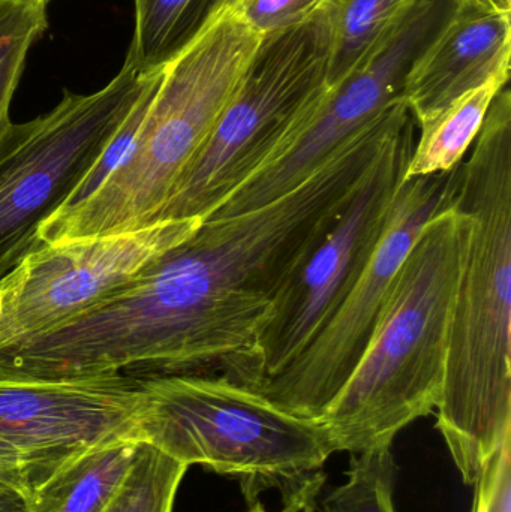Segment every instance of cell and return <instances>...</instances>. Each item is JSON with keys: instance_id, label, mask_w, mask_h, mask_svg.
<instances>
[{"instance_id": "6da1fadb", "label": "cell", "mask_w": 511, "mask_h": 512, "mask_svg": "<svg viewBox=\"0 0 511 512\" xmlns=\"http://www.w3.org/2000/svg\"><path fill=\"white\" fill-rule=\"evenodd\" d=\"M455 206L473 219L449 334L437 427L465 484L511 438V92L495 96L462 164Z\"/></svg>"}, {"instance_id": "7a4b0ae2", "label": "cell", "mask_w": 511, "mask_h": 512, "mask_svg": "<svg viewBox=\"0 0 511 512\" xmlns=\"http://www.w3.org/2000/svg\"><path fill=\"white\" fill-rule=\"evenodd\" d=\"M471 227V216L453 204L420 231L365 352L320 418L333 453L392 445L402 429L440 405Z\"/></svg>"}, {"instance_id": "3957f363", "label": "cell", "mask_w": 511, "mask_h": 512, "mask_svg": "<svg viewBox=\"0 0 511 512\" xmlns=\"http://www.w3.org/2000/svg\"><path fill=\"white\" fill-rule=\"evenodd\" d=\"M263 36L227 5L164 66L132 143L99 188L68 212L48 216L41 243L129 233L155 224L183 171L239 89Z\"/></svg>"}, {"instance_id": "277c9868", "label": "cell", "mask_w": 511, "mask_h": 512, "mask_svg": "<svg viewBox=\"0 0 511 512\" xmlns=\"http://www.w3.org/2000/svg\"><path fill=\"white\" fill-rule=\"evenodd\" d=\"M137 432L188 468L237 478L249 505L278 490L293 512H314L333 454L320 420L287 414L224 375L141 379Z\"/></svg>"}, {"instance_id": "5b68a950", "label": "cell", "mask_w": 511, "mask_h": 512, "mask_svg": "<svg viewBox=\"0 0 511 512\" xmlns=\"http://www.w3.org/2000/svg\"><path fill=\"white\" fill-rule=\"evenodd\" d=\"M329 5L264 36L212 134L174 186L156 222L207 219L308 125L329 95Z\"/></svg>"}, {"instance_id": "8992f818", "label": "cell", "mask_w": 511, "mask_h": 512, "mask_svg": "<svg viewBox=\"0 0 511 512\" xmlns=\"http://www.w3.org/2000/svg\"><path fill=\"white\" fill-rule=\"evenodd\" d=\"M416 128L410 111L273 298L248 354L224 376L257 391L282 372L339 309L383 236L416 144Z\"/></svg>"}, {"instance_id": "52a82bcc", "label": "cell", "mask_w": 511, "mask_h": 512, "mask_svg": "<svg viewBox=\"0 0 511 512\" xmlns=\"http://www.w3.org/2000/svg\"><path fill=\"white\" fill-rule=\"evenodd\" d=\"M156 71L125 62L98 92H65L48 113L12 123L0 146V280L41 245L42 222L101 158Z\"/></svg>"}, {"instance_id": "ba28073f", "label": "cell", "mask_w": 511, "mask_h": 512, "mask_svg": "<svg viewBox=\"0 0 511 512\" xmlns=\"http://www.w3.org/2000/svg\"><path fill=\"white\" fill-rule=\"evenodd\" d=\"M462 164L404 180L383 236L350 294L309 345L255 393L303 420L317 421L326 414L365 352L390 286L420 231L455 204Z\"/></svg>"}, {"instance_id": "9c48e42d", "label": "cell", "mask_w": 511, "mask_h": 512, "mask_svg": "<svg viewBox=\"0 0 511 512\" xmlns=\"http://www.w3.org/2000/svg\"><path fill=\"white\" fill-rule=\"evenodd\" d=\"M459 0H416L398 26L341 83L308 125L209 218L248 212L278 200L323 167L354 135L401 98L414 60L443 29Z\"/></svg>"}, {"instance_id": "30bf717a", "label": "cell", "mask_w": 511, "mask_h": 512, "mask_svg": "<svg viewBox=\"0 0 511 512\" xmlns=\"http://www.w3.org/2000/svg\"><path fill=\"white\" fill-rule=\"evenodd\" d=\"M203 219L41 243L0 280V346L45 333L119 291L194 236Z\"/></svg>"}, {"instance_id": "8fae6325", "label": "cell", "mask_w": 511, "mask_h": 512, "mask_svg": "<svg viewBox=\"0 0 511 512\" xmlns=\"http://www.w3.org/2000/svg\"><path fill=\"white\" fill-rule=\"evenodd\" d=\"M140 382L129 373L0 376V439L23 453L32 489L96 445L138 439Z\"/></svg>"}, {"instance_id": "7c38bea8", "label": "cell", "mask_w": 511, "mask_h": 512, "mask_svg": "<svg viewBox=\"0 0 511 512\" xmlns=\"http://www.w3.org/2000/svg\"><path fill=\"white\" fill-rule=\"evenodd\" d=\"M511 11L459 0L443 29L414 60L402 98L417 126L495 78H510Z\"/></svg>"}, {"instance_id": "4fadbf2b", "label": "cell", "mask_w": 511, "mask_h": 512, "mask_svg": "<svg viewBox=\"0 0 511 512\" xmlns=\"http://www.w3.org/2000/svg\"><path fill=\"white\" fill-rule=\"evenodd\" d=\"M138 442L122 439L78 454L30 490L29 512H101L128 474Z\"/></svg>"}, {"instance_id": "5bb4252c", "label": "cell", "mask_w": 511, "mask_h": 512, "mask_svg": "<svg viewBox=\"0 0 511 512\" xmlns=\"http://www.w3.org/2000/svg\"><path fill=\"white\" fill-rule=\"evenodd\" d=\"M509 80L495 78L456 99L437 116L417 126L420 137L414 144L404 180L444 173L462 164L482 131L492 101L509 84Z\"/></svg>"}, {"instance_id": "9a60e30c", "label": "cell", "mask_w": 511, "mask_h": 512, "mask_svg": "<svg viewBox=\"0 0 511 512\" xmlns=\"http://www.w3.org/2000/svg\"><path fill=\"white\" fill-rule=\"evenodd\" d=\"M224 0H134V35L125 62L138 72L173 60L222 6Z\"/></svg>"}, {"instance_id": "2e32d148", "label": "cell", "mask_w": 511, "mask_h": 512, "mask_svg": "<svg viewBox=\"0 0 511 512\" xmlns=\"http://www.w3.org/2000/svg\"><path fill=\"white\" fill-rule=\"evenodd\" d=\"M416 0H329L330 89L398 26Z\"/></svg>"}, {"instance_id": "e0dca14e", "label": "cell", "mask_w": 511, "mask_h": 512, "mask_svg": "<svg viewBox=\"0 0 511 512\" xmlns=\"http://www.w3.org/2000/svg\"><path fill=\"white\" fill-rule=\"evenodd\" d=\"M186 471L188 466L140 441L128 474L101 512H173Z\"/></svg>"}, {"instance_id": "ac0fdd59", "label": "cell", "mask_w": 511, "mask_h": 512, "mask_svg": "<svg viewBox=\"0 0 511 512\" xmlns=\"http://www.w3.org/2000/svg\"><path fill=\"white\" fill-rule=\"evenodd\" d=\"M47 27V8L29 0H0V146L12 126L9 108L30 48Z\"/></svg>"}, {"instance_id": "d6986e66", "label": "cell", "mask_w": 511, "mask_h": 512, "mask_svg": "<svg viewBox=\"0 0 511 512\" xmlns=\"http://www.w3.org/2000/svg\"><path fill=\"white\" fill-rule=\"evenodd\" d=\"M348 483L323 501L324 512H395L396 466L392 445L351 454Z\"/></svg>"}, {"instance_id": "ffe728a7", "label": "cell", "mask_w": 511, "mask_h": 512, "mask_svg": "<svg viewBox=\"0 0 511 512\" xmlns=\"http://www.w3.org/2000/svg\"><path fill=\"white\" fill-rule=\"evenodd\" d=\"M222 5L264 38L311 20L329 0H224Z\"/></svg>"}, {"instance_id": "44dd1931", "label": "cell", "mask_w": 511, "mask_h": 512, "mask_svg": "<svg viewBox=\"0 0 511 512\" xmlns=\"http://www.w3.org/2000/svg\"><path fill=\"white\" fill-rule=\"evenodd\" d=\"M511 438L486 463L476 481L473 512H511Z\"/></svg>"}, {"instance_id": "7402d4cb", "label": "cell", "mask_w": 511, "mask_h": 512, "mask_svg": "<svg viewBox=\"0 0 511 512\" xmlns=\"http://www.w3.org/2000/svg\"><path fill=\"white\" fill-rule=\"evenodd\" d=\"M0 483L29 496L32 490L29 465L18 448L0 439Z\"/></svg>"}, {"instance_id": "603a6c76", "label": "cell", "mask_w": 511, "mask_h": 512, "mask_svg": "<svg viewBox=\"0 0 511 512\" xmlns=\"http://www.w3.org/2000/svg\"><path fill=\"white\" fill-rule=\"evenodd\" d=\"M0 512H29L27 496L0 483Z\"/></svg>"}, {"instance_id": "cb8c5ba5", "label": "cell", "mask_w": 511, "mask_h": 512, "mask_svg": "<svg viewBox=\"0 0 511 512\" xmlns=\"http://www.w3.org/2000/svg\"><path fill=\"white\" fill-rule=\"evenodd\" d=\"M477 2L488 3V5L495 6V8L511 11V0H477Z\"/></svg>"}, {"instance_id": "d4e9b609", "label": "cell", "mask_w": 511, "mask_h": 512, "mask_svg": "<svg viewBox=\"0 0 511 512\" xmlns=\"http://www.w3.org/2000/svg\"><path fill=\"white\" fill-rule=\"evenodd\" d=\"M249 512H267V511L264 510L263 505L258 504V502H257V504L251 505V510H249ZM282 512H293V511L284 510Z\"/></svg>"}, {"instance_id": "484cf974", "label": "cell", "mask_w": 511, "mask_h": 512, "mask_svg": "<svg viewBox=\"0 0 511 512\" xmlns=\"http://www.w3.org/2000/svg\"><path fill=\"white\" fill-rule=\"evenodd\" d=\"M29 2L33 3V5L42 6V8H47L48 3H50L51 0H29Z\"/></svg>"}]
</instances>
